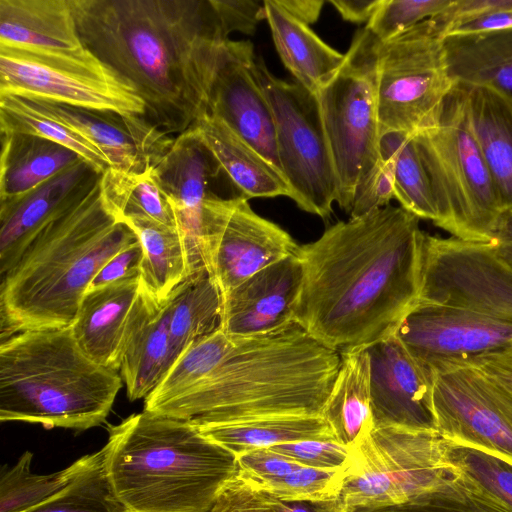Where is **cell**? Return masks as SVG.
<instances>
[{"label": "cell", "mask_w": 512, "mask_h": 512, "mask_svg": "<svg viewBox=\"0 0 512 512\" xmlns=\"http://www.w3.org/2000/svg\"><path fill=\"white\" fill-rule=\"evenodd\" d=\"M420 218L387 205L339 221L299 246L294 321L329 348H363L394 334L418 301Z\"/></svg>", "instance_id": "cell-1"}, {"label": "cell", "mask_w": 512, "mask_h": 512, "mask_svg": "<svg viewBox=\"0 0 512 512\" xmlns=\"http://www.w3.org/2000/svg\"><path fill=\"white\" fill-rule=\"evenodd\" d=\"M80 37L169 135L208 112L229 40L213 0H70Z\"/></svg>", "instance_id": "cell-2"}, {"label": "cell", "mask_w": 512, "mask_h": 512, "mask_svg": "<svg viewBox=\"0 0 512 512\" xmlns=\"http://www.w3.org/2000/svg\"><path fill=\"white\" fill-rule=\"evenodd\" d=\"M395 334L431 367L512 346V266L496 243L424 233L418 301Z\"/></svg>", "instance_id": "cell-3"}, {"label": "cell", "mask_w": 512, "mask_h": 512, "mask_svg": "<svg viewBox=\"0 0 512 512\" xmlns=\"http://www.w3.org/2000/svg\"><path fill=\"white\" fill-rule=\"evenodd\" d=\"M340 364L338 350L293 322L269 334L237 337L205 378L149 412L196 427L269 416H322Z\"/></svg>", "instance_id": "cell-4"}, {"label": "cell", "mask_w": 512, "mask_h": 512, "mask_svg": "<svg viewBox=\"0 0 512 512\" xmlns=\"http://www.w3.org/2000/svg\"><path fill=\"white\" fill-rule=\"evenodd\" d=\"M106 208L100 180L67 213L48 224L2 275L1 339L27 330L70 327L103 265L138 242Z\"/></svg>", "instance_id": "cell-5"}, {"label": "cell", "mask_w": 512, "mask_h": 512, "mask_svg": "<svg viewBox=\"0 0 512 512\" xmlns=\"http://www.w3.org/2000/svg\"><path fill=\"white\" fill-rule=\"evenodd\" d=\"M103 446L127 512H210L236 456L187 421L143 410L107 426Z\"/></svg>", "instance_id": "cell-6"}, {"label": "cell", "mask_w": 512, "mask_h": 512, "mask_svg": "<svg viewBox=\"0 0 512 512\" xmlns=\"http://www.w3.org/2000/svg\"><path fill=\"white\" fill-rule=\"evenodd\" d=\"M122 386L120 372L85 354L71 327L1 339V422L85 431L106 421Z\"/></svg>", "instance_id": "cell-7"}, {"label": "cell", "mask_w": 512, "mask_h": 512, "mask_svg": "<svg viewBox=\"0 0 512 512\" xmlns=\"http://www.w3.org/2000/svg\"><path fill=\"white\" fill-rule=\"evenodd\" d=\"M413 137L434 199V225L463 240L494 242L504 211L475 137L463 84L455 83L435 122Z\"/></svg>", "instance_id": "cell-8"}, {"label": "cell", "mask_w": 512, "mask_h": 512, "mask_svg": "<svg viewBox=\"0 0 512 512\" xmlns=\"http://www.w3.org/2000/svg\"><path fill=\"white\" fill-rule=\"evenodd\" d=\"M455 475L436 430L374 427L350 446L339 496L342 512L406 503Z\"/></svg>", "instance_id": "cell-9"}, {"label": "cell", "mask_w": 512, "mask_h": 512, "mask_svg": "<svg viewBox=\"0 0 512 512\" xmlns=\"http://www.w3.org/2000/svg\"><path fill=\"white\" fill-rule=\"evenodd\" d=\"M380 40L359 29L337 73L315 95L338 182L337 204L349 213L355 189L381 158L377 103Z\"/></svg>", "instance_id": "cell-10"}, {"label": "cell", "mask_w": 512, "mask_h": 512, "mask_svg": "<svg viewBox=\"0 0 512 512\" xmlns=\"http://www.w3.org/2000/svg\"><path fill=\"white\" fill-rule=\"evenodd\" d=\"M443 29L425 20L380 41L377 103L380 137L415 134L435 122L455 83L445 59Z\"/></svg>", "instance_id": "cell-11"}, {"label": "cell", "mask_w": 512, "mask_h": 512, "mask_svg": "<svg viewBox=\"0 0 512 512\" xmlns=\"http://www.w3.org/2000/svg\"><path fill=\"white\" fill-rule=\"evenodd\" d=\"M254 74L270 103L280 170L297 206L323 219L338 201V182L315 94L284 81L256 58Z\"/></svg>", "instance_id": "cell-12"}, {"label": "cell", "mask_w": 512, "mask_h": 512, "mask_svg": "<svg viewBox=\"0 0 512 512\" xmlns=\"http://www.w3.org/2000/svg\"><path fill=\"white\" fill-rule=\"evenodd\" d=\"M0 95L145 117L134 88L94 54L60 58L0 47Z\"/></svg>", "instance_id": "cell-13"}, {"label": "cell", "mask_w": 512, "mask_h": 512, "mask_svg": "<svg viewBox=\"0 0 512 512\" xmlns=\"http://www.w3.org/2000/svg\"><path fill=\"white\" fill-rule=\"evenodd\" d=\"M432 368V409L440 436L512 463V391L467 361Z\"/></svg>", "instance_id": "cell-14"}, {"label": "cell", "mask_w": 512, "mask_h": 512, "mask_svg": "<svg viewBox=\"0 0 512 512\" xmlns=\"http://www.w3.org/2000/svg\"><path fill=\"white\" fill-rule=\"evenodd\" d=\"M292 236L258 215L248 199L211 194L204 203L202 255L222 296L263 268L298 252Z\"/></svg>", "instance_id": "cell-15"}, {"label": "cell", "mask_w": 512, "mask_h": 512, "mask_svg": "<svg viewBox=\"0 0 512 512\" xmlns=\"http://www.w3.org/2000/svg\"><path fill=\"white\" fill-rule=\"evenodd\" d=\"M364 348L370 362L374 427L436 430L433 368L416 358L395 333Z\"/></svg>", "instance_id": "cell-16"}, {"label": "cell", "mask_w": 512, "mask_h": 512, "mask_svg": "<svg viewBox=\"0 0 512 512\" xmlns=\"http://www.w3.org/2000/svg\"><path fill=\"white\" fill-rule=\"evenodd\" d=\"M255 59L251 42H226L211 86L208 112L280 170L274 116L254 74Z\"/></svg>", "instance_id": "cell-17"}, {"label": "cell", "mask_w": 512, "mask_h": 512, "mask_svg": "<svg viewBox=\"0 0 512 512\" xmlns=\"http://www.w3.org/2000/svg\"><path fill=\"white\" fill-rule=\"evenodd\" d=\"M221 171L193 127L174 138L168 152L154 167L187 250L190 276L207 271L202 255L204 203L213 194L210 184Z\"/></svg>", "instance_id": "cell-18"}, {"label": "cell", "mask_w": 512, "mask_h": 512, "mask_svg": "<svg viewBox=\"0 0 512 512\" xmlns=\"http://www.w3.org/2000/svg\"><path fill=\"white\" fill-rule=\"evenodd\" d=\"M31 101L93 144L115 169L143 173L154 168L174 141L144 116Z\"/></svg>", "instance_id": "cell-19"}, {"label": "cell", "mask_w": 512, "mask_h": 512, "mask_svg": "<svg viewBox=\"0 0 512 512\" xmlns=\"http://www.w3.org/2000/svg\"><path fill=\"white\" fill-rule=\"evenodd\" d=\"M302 280L298 254L263 268L222 296L220 329L230 336L251 337L292 324Z\"/></svg>", "instance_id": "cell-20"}, {"label": "cell", "mask_w": 512, "mask_h": 512, "mask_svg": "<svg viewBox=\"0 0 512 512\" xmlns=\"http://www.w3.org/2000/svg\"><path fill=\"white\" fill-rule=\"evenodd\" d=\"M84 160L57 174L14 203L0 206V272L10 270L33 239L78 204L99 182Z\"/></svg>", "instance_id": "cell-21"}, {"label": "cell", "mask_w": 512, "mask_h": 512, "mask_svg": "<svg viewBox=\"0 0 512 512\" xmlns=\"http://www.w3.org/2000/svg\"><path fill=\"white\" fill-rule=\"evenodd\" d=\"M0 47L86 58L70 0H0Z\"/></svg>", "instance_id": "cell-22"}, {"label": "cell", "mask_w": 512, "mask_h": 512, "mask_svg": "<svg viewBox=\"0 0 512 512\" xmlns=\"http://www.w3.org/2000/svg\"><path fill=\"white\" fill-rule=\"evenodd\" d=\"M175 361L168 300L157 305L140 292L127 324L119 370L129 400L146 399Z\"/></svg>", "instance_id": "cell-23"}, {"label": "cell", "mask_w": 512, "mask_h": 512, "mask_svg": "<svg viewBox=\"0 0 512 512\" xmlns=\"http://www.w3.org/2000/svg\"><path fill=\"white\" fill-rule=\"evenodd\" d=\"M140 294V273L88 291L72 323V334L96 363L119 371L125 332Z\"/></svg>", "instance_id": "cell-24"}, {"label": "cell", "mask_w": 512, "mask_h": 512, "mask_svg": "<svg viewBox=\"0 0 512 512\" xmlns=\"http://www.w3.org/2000/svg\"><path fill=\"white\" fill-rule=\"evenodd\" d=\"M192 127L241 196L291 198L290 187L281 171L220 118L206 112Z\"/></svg>", "instance_id": "cell-25"}, {"label": "cell", "mask_w": 512, "mask_h": 512, "mask_svg": "<svg viewBox=\"0 0 512 512\" xmlns=\"http://www.w3.org/2000/svg\"><path fill=\"white\" fill-rule=\"evenodd\" d=\"M463 85L475 137L503 211L512 212V95L490 85Z\"/></svg>", "instance_id": "cell-26"}, {"label": "cell", "mask_w": 512, "mask_h": 512, "mask_svg": "<svg viewBox=\"0 0 512 512\" xmlns=\"http://www.w3.org/2000/svg\"><path fill=\"white\" fill-rule=\"evenodd\" d=\"M276 51L296 83L316 94L342 66L345 54L326 44L309 25L295 19L275 0H265Z\"/></svg>", "instance_id": "cell-27"}, {"label": "cell", "mask_w": 512, "mask_h": 512, "mask_svg": "<svg viewBox=\"0 0 512 512\" xmlns=\"http://www.w3.org/2000/svg\"><path fill=\"white\" fill-rule=\"evenodd\" d=\"M0 206L21 199L83 160L53 141L28 134L1 133Z\"/></svg>", "instance_id": "cell-28"}, {"label": "cell", "mask_w": 512, "mask_h": 512, "mask_svg": "<svg viewBox=\"0 0 512 512\" xmlns=\"http://www.w3.org/2000/svg\"><path fill=\"white\" fill-rule=\"evenodd\" d=\"M121 221L133 229L142 247L140 292L157 305L165 304L190 276L188 254L178 228L140 216Z\"/></svg>", "instance_id": "cell-29"}, {"label": "cell", "mask_w": 512, "mask_h": 512, "mask_svg": "<svg viewBox=\"0 0 512 512\" xmlns=\"http://www.w3.org/2000/svg\"><path fill=\"white\" fill-rule=\"evenodd\" d=\"M443 45L454 82L490 85L512 95V28L447 35Z\"/></svg>", "instance_id": "cell-30"}, {"label": "cell", "mask_w": 512, "mask_h": 512, "mask_svg": "<svg viewBox=\"0 0 512 512\" xmlns=\"http://www.w3.org/2000/svg\"><path fill=\"white\" fill-rule=\"evenodd\" d=\"M340 353L341 364L322 417L336 442L352 446L374 428L370 362L364 347Z\"/></svg>", "instance_id": "cell-31"}, {"label": "cell", "mask_w": 512, "mask_h": 512, "mask_svg": "<svg viewBox=\"0 0 512 512\" xmlns=\"http://www.w3.org/2000/svg\"><path fill=\"white\" fill-rule=\"evenodd\" d=\"M197 428L235 456L253 449L304 440L336 441L322 416H269Z\"/></svg>", "instance_id": "cell-32"}, {"label": "cell", "mask_w": 512, "mask_h": 512, "mask_svg": "<svg viewBox=\"0 0 512 512\" xmlns=\"http://www.w3.org/2000/svg\"><path fill=\"white\" fill-rule=\"evenodd\" d=\"M169 330L176 359L221 328L222 294L207 271L188 277L170 295Z\"/></svg>", "instance_id": "cell-33"}, {"label": "cell", "mask_w": 512, "mask_h": 512, "mask_svg": "<svg viewBox=\"0 0 512 512\" xmlns=\"http://www.w3.org/2000/svg\"><path fill=\"white\" fill-rule=\"evenodd\" d=\"M100 193L108 211L119 221L140 216L177 227L174 212L155 177L109 168L100 178Z\"/></svg>", "instance_id": "cell-34"}, {"label": "cell", "mask_w": 512, "mask_h": 512, "mask_svg": "<svg viewBox=\"0 0 512 512\" xmlns=\"http://www.w3.org/2000/svg\"><path fill=\"white\" fill-rule=\"evenodd\" d=\"M1 133H21L38 136L77 153L99 174L111 168L108 159L83 136L59 122L31 100L0 95Z\"/></svg>", "instance_id": "cell-35"}, {"label": "cell", "mask_w": 512, "mask_h": 512, "mask_svg": "<svg viewBox=\"0 0 512 512\" xmlns=\"http://www.w3.org/2000/svg\"><path fill=\"white\" fill-rule=\"evenodd\" d=\"M380 153L393 166L394 198L420 219L435 223L436 208L428 176L413 134L388 132L380 137Z\"/></svg>", "instance_id": "cell-36"}, {"label": "cell", "mask_w": 512, "mask_h": 512, "mask_svg": "<svg viewBox=\"0 0 512 512\" xmlns=\"http://www.w3.org/2000/svg\"><path fill=\"white\" fill-rule=\"evenodd\" d=\"M27 512H127L108 476L104 451L81 457L77 473L61 491Z\"/></svg>", "instance_id": "cell-37"}, {"label": "cell", "mask_w": 512, "mask_h": 512, "mask_svg": "<svg viewBox=\"0 0 512 512\" xmlns=\"http://www.w3.org/2000/svg\"><path fill=\"white\" fill-rule=\"evenodd\" d=\"M221 329L192 344L176 359L157 388L145 399L144 410L178 397L205 378L236 343Z\"/></svg>", "instance_id": "cell-38"}, {"label": "cell", "mask_w": 512, "mask_h": 512, "mask_svg": "<svg viewBox=\"0 0 512 512\" xmlns=\"http://www.w3.org/2000/svg\"><path fill=\"white\" fill-rule=\"evenodd\" d=\"M33 454L25 451L17 462L0 476V512H27L66 487L81 465V458L50 474L31 470Z\"/></svg>", "instance_id": "cell-39"}, {"label": "cell", "mask_w": 512, "mask_h": 512, "mask_svg": "<svg viewBox=\"0 0 512 512\" xmlns=\"http://www.w3.org/2000/svg\"><path fill=\"white\" fill-rule=\"evenodd\" d=\"M349 512H512V509L456 471L439 488L406 503Z\"/></svg>", "instance_id": "cell-40"}, {"label": "cell", "mask_w": 512, "mask_h": 512, "mask_svg": "<svg viewBox=\"0 0 512 512\" xmlns=\"http://www.w3.org/2000/svg\"><path fill=\"white\" fill-rule=\"evenodd\" d=\"M445 447L446 458L457 472L512 509V463L447 440Z\"/></svg>", "instance_id": "cell-41"}, {"label": "cell", "mask_w": 512, "mask_h": 512, "mask_svg": "<svg viewBox=\"0 0 512 512\" xmlns=\"http://www.w3.org/2000/svg\"><path fill=\"white\" fill-rule=\"evenodd\" d=\"M345 476L346 465L331 469L302 466L255 487L284 501H329L339 499Z\"/></svg>", "instance_id": "cell-42"}, {"label": "cell", "mask_w": 512, "mask_h": 512, "mask_svg": "<svg viewBox=\"0 0 512 512\" xmlns=\"http://www.w3.org/2000/svg\"><path fill=\"white\" fill-rule=\"evenodd\" d=\"M444 37L512 28V0H452L436 17Z\"/></svg>", "instance_id": "cell-43"}, {"label": "cell", "mask_w": 512, "mask_h": 512, "mask_svg": "<svg viewBox=\"0 0 512 512\" xmlns=\"http://www.w3.org/2000/svg\"><path fill=\"white\" fill-rule=\"evenodd\" d=\"M452 0H382L366 24L381 42L442 14Z\"/></svg>", "instance_id": "cell-44"}, {"label": "cell", "mask_w": 512, "mask_h": 512, "mask_svg": "<svg viewBox=\"0 0 512 512\" xmlns=\"http://www.w3.org/2000/svg\"><path fill=\"white\" fill-rule=\"evenodd\" d=\"M394 198L393 166L381 155L358 183L351 204L350 218L368 214L389 205Z\"/></svg>", "instance_id": "cell-45"}, {"label": "cell", "mask_w": 512, "mask_h": 512, "mask_svg": "<svg viewBox=\"0 0 512 512\" xmlns=\"http://www.w3.org/2000/svg\"><path fill=\"white\" fill-rule=\"evenodd\" d=\"M304 467L331 469L347 464L350 446L336 441L304 440L269 447Z\"/></svg>", "instance_id": "cell-46"}, {"label": "cell", "mask_w": 512, "mask_h": 512, "mask_svg": "<svg viewBox=\"0 0 512 512\" xmlns=\"http://www.w3.org/2000/svg\"><path fill=\"white\" fill-rule=\"evenodd\" d=\"M236 460L237 474L254 486L278 479L302 467L269 447L243 452L236 456Z\"/></svg>", "instance_id": "cell-47"}, {"label": "cell", "mask_w": 512, "mask_h": 512, "mask_svg": "<svg viewBox=\"0 0 512 512\" xmlns=\"http://www.w3.org/2000/svg\"><path fill=\"white\" fill-rule=\"evenodd\" d=\"M210 512H274L266 494L236 474L221 489Z\"/></svg>", "instance_id": "cell-48"}, {"label": "cell", "mask_w": 512, "mask_h": 512, "mask_svg": "<svg viewBox=\"0 0 512 512\" xmlns=\"http://www.w3.org/2000/svg\"><path fill=\"white\" fill-rule=\"evenodd\" d=\"M226 35L239 32L255 33L258 23L265 19L264 1L260 0H213Z\"/></svg>", "instance_id": "cell-49"}, {"label": "cell", "mask_w": 512, "mask_h": 512, "mask_svg": "<svg viewBox=\"0 0 512 512\" xmlns=\"http://www.w3.org/2000/svg\"><path fill=\"white\" fill-rule=\"evenodd\" d=\"M142 255V247L139 241L116 253L95 275L87 292L140 273Z\"/></svg>", "instance_id": "cell-50"}, {"label": "cell", "mask_w": 512, "mask_h": 512, "mask_svg": "<svg viewBox=\"0 0 512 512\" xmlns=\"http://www.w3.org/2000/svg\"><path fill=\"white\" fill-rule=\"evenodd\" d=\"M382 0H329L341 17L352 23H368Z\"/></svg>", "instance_id": "cell-51"}, {"label": "cell", "mask_w": 512, "mask_h": 512, "mask_svg": "<svg viewBox=\"0 0 512 512\" xmlns=\"http://www.w3.org/2000/svg\"><path fill=\"white\" fill-rule=\"evenodd\" d=\"M263 492L266 494L274 512H342L339 499L329 501H284L265 491Z\"/></svg>", "instance_id": "cell-52"}, {"label": "cell", "mask_w": 512, "mask_h": 512, "mask_svg": "<svg viewBox=\"0 0 512 512\" xmlns=\"http://www.w3.org/2000/svg\"><path fill=\"white\" fill-rule=\"evenodd\" d=\"M288 14L295 19L310 25L320 16L324 1L321 0H275Z\"/></svg>", "instance_id": "cell-53"}]
</instances>
